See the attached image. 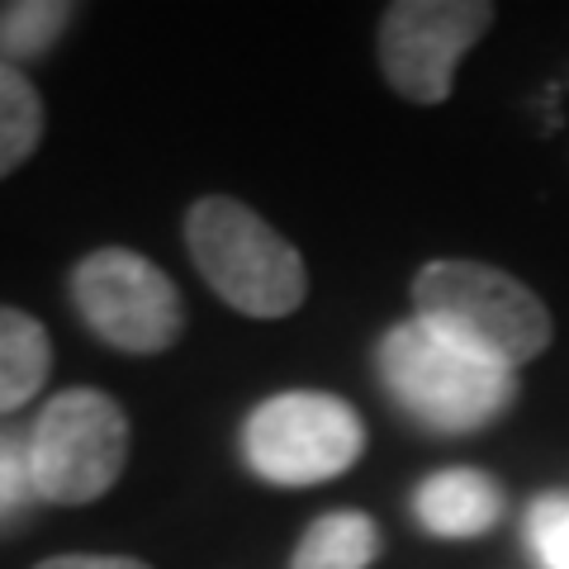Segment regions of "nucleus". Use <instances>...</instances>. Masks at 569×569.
<instances>
[{
	"label": "nucleus",
	"mask_w": 569,
	"mask_h": 569,
	"mask_svg": "<svg viewBox=\"0 0 569 569\" xmlns=\"http://www.w3.org/2000/svg\"><path fill=\"white\" fill-rule=\"evenodd\" d=\"M376 361L395 403L437 437H470L518 399V370L422 318L389 328Z\"/></svg>",
	"instance_id": "nucleus-1"
},
{
	"label": "nucleus",
	"mask_w": 569,
	"mask_h": 569,
	"mask_svg": "<svg viewBox=\"0 0 569 569\" xmlns=\"http://www.w3.org/2000/svg\"><path fill=\"white\" fill-rule=\"evenodd\" d=\"M186 247L209 290L247 318H290L309 299L299 247L233 194H204L190 204Z\"/></svg>",
	"instance_id": "nucleus-2"
},
{
	"label": "nucleus",
	"mask_w": 569,
	"mask_h": 569,
	"mask_svg": "<svg viewBox=\"0 0 569 569\" xmlns=\"http://www.w3.org/2000/svg\"><path fill=\"white\" fill-rule=\"evenodd\" d=\"M413 318L447 328L460 342L489 351L503 366H527L550 347V309L518 276L489 261L441 257L413 276Z\"/></svg>",
	"instance_id": "nucleus-3"
},
{
	"label": "nucleus",
	"mask_w": 569,
	"mask_h": 569,
	"mask_svg": "<svg viewBox=\"0 0 569 569\" xmlns=\"http://www.w3.org/2000/svg\"><path fill=\"white\" fill-rule=\"evenodd\" d=\"M366 451L361 413L323 389H284L242 422V456L252 475L280 489H309L347 475Z\"/></svg>",
	"instance_id": "nucleus-4"
},
{
	"label": "nucleus",
	"mask_w": 569,
	"mask_h": 569,
	"mask_svg": "<svg viewBox=\"0 0 569 569\" xmlns=\"http://www.w3.org/2000/svg\"><path fill=\"white\" fill-rule=\"evenodd\" d=\"M129 466V413L104 389H62L29 432V470L43 503H96Z\"/></svg>",
	"instance_id": "nucleus-5"
},
{
	"label": "nucleus",
	"mask_w": 569,
	"mask_h": 569,
	"mask_svg": "<svg viewBox=\"0 0 569 569\" xmlns=\"http://www.w3.org/2000/svg\"><path fill=\"white\" fill-rule=\"evenodd\" d=\"M67 290L81 323L123 356H162L186 332V305L176 280L133 247H96L91 257L71 266Z\"/></svg>",
	"instance_id": "nucleus-6"
},
{
	"label": "nucleus",
	"mask_w": 569,
	"mask_h": 569,
	"mask_svg": "<svg viewBox=\"0 0 569 569\" xmlns=\"http://www.w3.org/2000/svg\"><path fill=\"white\" fill-rule=\"evenodd\" d=\"M489 0H395L380 14V67L408 104H447L456 67L493 29Z\"/></svg>",
	"instance_id": "nucleus-7"
},
{
	"label": "nucleus",
	"mask_w": 569,
	"mask_h": 569,
	"mask_svg": "<svg viewBox=\"0 0 569 569\" xmlns=\"http://www.w3.org/2000/svg\"><path fill=\"white\" fill-rule=\"evenodd\" d=\"M413 512L422 531H432L441 541H475L503 518V489L485 470H437L418 485Z\"/></svg>",
	"instance_id": "nucleus-8"
},
{
	"label": "nucleus",
	"mask_w": 569,
	"mask_h": 569,
	"mask_svg": "<svg viewBox=\"0 0 569 569\" xmlns=\"http://www.w3.org/2000/svg\"><path fill=\"white\" fill-rule=\"evenodd\" d=\"M52 342L48 328L24 309L0 305V413L24 408L48 385Z\"/></svg>",
	"instance_id": "nucleus-9"
},
{
	"label": "nucleus",
	"mask_w": 569,
	"mask_h": 569,
	"mask_svg": "<svg viewBox=\"0 0 569 569\" xmlns=\"http://www.w3.org/2000/svg\"><path fill=\"white\" fill-rule=\"evenodd\" d=\"M380 560V527L356 508L323 512L299 537L290 569H370Z\"/></svg>",
	"instance_id": "nucleus-10"
},
{
	"label": "nucleus",
	"mask_w": 569,
	"mask_h": 569,
	"mask_svg": "<svg viewBox=\"0 0 569 569\" xmlns=\"http://www.w3.org/2000/svg\"><path fill=\"white\" fill-rule=\"evenodd\" d=\"M43 142V96L33 91L24 67L0 62V181L20 171Z\"/></svg>",
	"instance_id": "nucleus-11"
},
{
	"label": "nucleus",
	"mask_w": 569,
	"mask_h": 569,
	"mask_svg": "<svg viewBox=\"0 0 569 569\" xmlns=\"http://www.w3.org/2000/svg\"><path fill=\"white\" fill-rule=\"evenodd\" d=\"M71 20H77V6H58V0H20V6H6L0 10V62H10V67L39 62L67 33Z\"/></svg>",
	"instance_id": "nucleus-12"
},
{
	"label": "nucleus",
	"mask_w": 569,
	"mask_h": 569,
	"mask_svg": "<svg viewBox=\"0 0 569 569\" xmlns=\"http://www.w3.org/2000/svg\"><path fill=\"white\" fill-rule=\"evenodd\" d=\"M527 546L541 569H569V493H541L527 508Z\"/></svg>",
	"instance_id": "nucleus-13"
},
{
	"label": "nucleus",
	"mask_w": 569,
	"mask_h": 569,
	"mask_svg": "<svg viewBox=\"0 0 569 569\" xmlns=\"http://www.w3.org/2000/svg\"><path fill=\"white\" fill-rule=\"evenodd\" d=\"M33 470H29V437L0 432V531L14 527L33 508Z\"/></svg>",
	"instance_id": "nucleus-14"
},
{
	"label": "nucleus",
	"mask_w": 569,
	"mask_h": 569,
	"mask_svg": "<svg viewBox=\"0 0 569 569\" xmlns=\"http://www.w3.org/2000/svg\"><path fill=\"white\" fill-rule=\"evenodd\" d=\"M33 569H152V565H142L133 556H52Z\"/></svg>",
	"instance_id": "nucleus-15"
}]
</instances>
